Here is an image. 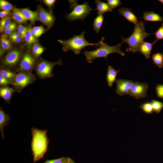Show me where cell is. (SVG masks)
<instances>
[{"instance_id":"46","label":"cell","mask_w":163,"mask_h":163,"mask_svg":"<svg viewBox=\"0 0 163 163\" xmlns=\"http://www.w3.org/2000/svg\"><path fill=\"white\" fill-rule=\"evenodd\" d=\"M67 158H68V157H67ZM67 160L66 161H64V162H63L62 163H67Z\"/></svg>"},{"instance_id":"21","label":"cell","mask_w":163,"mask_h":163,"mask_svg":"<svg viewBox=\"0 0 163 163\" xmlns=\"http://www.w3.org/2000/svg\"><path fill=\"white\" fill-rule=\"evenodd\" d=\"M32 28L30 26L27 27V30L24 37L25 40L28 47L37 43L38 40L33 35L31 32Z\"/></svg>"},{"instance_id":"45","label":"cell","mask_w":163,"mask_h":163,"mask_svg":"<svg viewBox=\"0 0 163 163\" xmlns=\"http://www.w3.org/2000/svg\"><path fill=\"white\" fill-rule=\"evenodd\" d=\"M158 1L160 2V3H161L162 4H163V0H158Z\"/></svg>"},{"instance_id":"2","label":"cell","mask_w":163,"mask_h":163,"mask_svg":"<svg viewBox=\"0 0 163 163\" xmlns=\"http://www.w3.org/2000/svg\"><path fill=\"white\" fill-rule=\"evenodd\" d=\"M153 34L147 33L145 29L143 21H139L135 24L133 32L129 37L125 38L121 36V42L125 43L128 44V47L126 50V52L136 53L138 52L140 45L144 41L145 38Z\"/></svg>"},{"instance_id":"41","label":"cell","mask_w":163,"mask_h":163,"mask_svg":"<svg viewBox=\"0 0 163 163\" xmlns=\"http://www.w3.org/2000/svg\"><path fill=\"white\" fill-rule=\"evenodd\" d=\"M56 1L55 0H44L43 2L44 3L49 7H51L55 4Z\"/></svg>"},{"instance_id":"15","label":"cell","mask_w":163,"mask_h":163,"mask_svg":"<svg viewBox=\"0 0 163 163\" xmlns=\"http://www.w3.org/2000/svg\"><path fill=\"white\" fill-rule=\"evenodd\" d=\"M16 91L14 89L8 85L1 86L0 88V96L9 104L13 94Z\"/></svg>"},{"instance_id":"11","label":"cell","mask_w":163,"mask_h":163,"mask_svg":"<svg viewBox=\"0 0 163 163\" xmlns=\"http://www.w3.org/2000/svg\"><path fill=\"white\" fill-rule=\"evenodd\" d=\"M37 12L40 21L48 28H51L54 23L55 18L54 16L40 6H38Z\"/></svg>"},{"instance_id":"17","label":"cell","mask_w":163,"mask_h":163,"mask_svg":"<svg viewBox=\"0 0 163 163\" xmlns=\"http://www.w3.org/2000/svg\"><path fill=\"white\" fill-rule=\"evenodd\" d=\"M10 119L8 113L6 114L5 111L1 108L0 109V131L1 136L3 139L5 136L4 130L5 127L7 126Z\"/></svg>"},{"instance_id":"3","label":"cell","mask_w":163,"mask_h":163,"mask_svg":"<svg viewBox=\"0 0 163 163\" xmlns=\"http://www.w3.org/2000/svg\"><path fill=\"white\" fill-rule=\"evenodd\" d=\"M85 32L83 31L80 35H75L71 38L65 40H58V41L63 45L62 49L65 52L71 50L75 55L80 54L82 49L86 46H99L103 42L105 38L103 37L101 40L96 43H90L85 40Z\"/></svg>"},{"instance_id":"13","label":"cell","mask_w":163,"mask_h":163,"mask_svg":"<svg viewBox=\"0 0 163 163\" xmlns=\"http://www.w3.org/2000/svg\"><path fill=\"white\" fill-rule=\"evenodd\" d=\"M119 14L123 16L128 21L135 24L139 21L137 18L129 8L121 7L118 10Z\"/></svg>"},{"instance_id":"47","label":"cell","mask_w":163,"mask_h":163,"mask_svg":"<svg viewBox=\"0 0 163 163\" xmlns=\"http://www.w3.org/2000/svg\"><path fill=\"white\" fill-rule=\"evenodd\" d=\"M67 163H68V158H67Z\"/></svg>"},{"instance_id":"38","label":"cell","mask_w":163,"mask_h":163,"mask_svg":"<svg viewBox=\"0 0 163 163\" xmlns=\"http://www.w3.org/2000/svg\"><path fill=\"white\" fill-rule=\"evenodd\" d=\"M67 157H62L56 159L48 160L46 161L44 163H62L66 161L67 160Z\"/></svg>"},{"instance_id":"37","label":"cell","mask_w":163,"mask_h":163,"mask_svg":"<svg viewBox=\"0 0 163 163\" xmlns=\"http://www.w3.org/2000/svg\"><path fill=\"white\" fill-rule=\"evenodd\" d=\"M158 97L163 98V85L158 84L155 88Z\"/></svg>"},{"instance_id":"6","label":"cell","mask_w":163,"mask_h":163,"mask_svg":"<svg viewBox=\"0 0 163 163\" xmlns=\"http://www.w3.org/2000/svg\"><path fill=\"white\" fill-rule=\"evenodd\" d=\"M62 64L60 59L55 62H51L41 59L36 66L35 70L37 75L40 79L50 78L54 76L52 73L53 67L56 65Z\"/></svg>"},{"instance_id":"27","label":"cell","mask_w":163,"mask_h":163,"mask_svg":"<svg viewBox=\"0 0 163 163\" xmlns=\"http://www.w3.org/2000/svg\"><path fill=\"white\" fill-rule=\"evenodd\" d=\"M150 103L152 106L153 111L157 113H159L163 108V102L152 100Z\"/></svg>"},{"instance_id":"33","label":"cell","mask_w":163,"mask_h":163,"mask_svg":"<svg viewBox=\"0 0 163 163\" xmlns=\"http://www.w3.org/2000/svg\"><path fill=\"white\" fill-rule=\"evenodd\" d=\"M156 38L155 40L157 41L163 39V23L161 26L153 34Z\"/></svg>"},{"instance_id":"42","label":"cell","mask_w":163,"mask_h":163,"mask_svg":"<svg viewBox=\"0 0 163 163\" xmlns=\"http://www.w3.org/2000/svg\"><path fill=\"white\" fill-rule=\"evenodd\" d=\"M10 11L3 10L0 12V18H3L7 15L10 12Z\"/></svg>"},{"instance_id":"30","label":"cell","mask_w":163,"mask_h":163,"mask_svg":"<svg viewBox=\"0 0 163 163\" xmlns=\"http://www.w3.org/2000/svg\"><path fill=\"white\" fill-rule=\"evenodd\" d=\"M45 29L42 26H38L32 28L31 32L33 36L36 38H38L44 32Z\"/></svg>"},{"instance_id":"20","label":"cell","mask_w":163,"mask_h":163,"mask_svg":"<svg viewBox=\"0 0 163 163\" xmlns=\"http://www.w3.org/2000/svg\"><path fill=\"white\" fill-rule=\"evenodd\" d=\"M96 5V8L98 14H102L108 12L112 11V9L107 3L101 2L99 0H95Z\"/></svg>"},{"instance_id":"40","label":"cell","mask_w":163,"mask_h":163,"mask_svg":"<svg viewBox=\"0 0 163 163\" xmlns=\"http://www.w3.org/2000/svg\"><path fill=\"white\" fill-rule=\"evenodd\" d=\"M10 38L13 41L17 43H19L21 42L22 38L21 37H13L10 36Z\"/></svg>"},{"instance_id":"18","label":"cell","mask_w":163,"mask_h":163,"mask_svg":"<svg viewBox=\"0 0 163 163\" xmlns=\"http://www.w3.org/2000/svg\"><path fill=\"white\" fill-rule=\"evenodd\" d=\"M143 18L145 22H163V17L158 13L154 12L153 11H145L143 13Z\"/></svg>"},{"instance_id":"8","label":"cell","mask_w":163,"mask_h":163,"mask_svg":"<svg viewBox=\"0 0 163 163\" xmlns=\"http://www.w3.org/2000/svg\"><path fill=\"white\" fill-rule=\"evenodd\" d=\"M149 88L146 83L132 81L128 94L137 100L145 98Z\"/></svg>"},{"instance_id":"25","label":"cell","mask_w":163,"mask_h":163,"mask_svg":"<svg viewBox=\"0 0 163 163\" xmlns=\"http://www.w3.org/2000/svg\"><path fill=\"white\" fill-rule=\"evenodd\" d=\"M152 59L154 64L158 68L163 67V54L162 53H157L152 55Z\"/></svg>"},{"instance_id":"24","label":"cell","mask_w":163,"mask_h":163,"mask_svg":"<svg viewBox=\"0 0 163 163\" xmlns=\"http://www.w3.org/2000/svg\"><path fill=\"white\" fill-rule=\"evenodd\" d=\"M104 17L102 14H98L94 19L93 27L96 33H98L104 21Z\"/></svg>"},{"instance_id":"22","label":"cell","mask_w":163,"mask_h":163,"mask_svg":"<svg viewBox=\"0 0 163 163\" xmlns=\"http://www.w3.org/2000/svg\"><path fill=\"white\" fill-rule=\"evenodd\" d=\"M0 41L2 49L0 55L2 56L5 52L8 50L12 48V44L10 41L5 35H3L1 36Z\"/></svg>"},{"instance_id":"39","label":"cell","mask_w":163,"mask_h":163,"mask_svg":"<svg viewBox=\"0 0 163 163\" xmlns=\"http://www.w3.org/2000/svg\"><path fill=\"white\" fill-rule=\"evenodd\" d=\"M11 85V82L9 80L0 75V85L1 86H7Z\"/></svg>"},{"instance_id":"34","label":"cell","mask_w":163,"mask_h":163,"mask_svg":"<svg viewBox=\"0 0 163 163\" xmlns=\"http://www.w3.org/2000/svg\"><path fill=\"white\" fill-rule=\"evenodd\" d=\"M16 27V24L11 22L5 29L4 32L5 35L11 34L15 30Z\"/></svg>"},{"instance_id":"16","label":"cell","mask_w":163,"mask_h":163,"mask_svg":"<svg viewBox=\"0 0 163 163\" xmlns=\"http://www.w3.org/2000/svg\"><path fill=\"white\" fill-rule=\"evenodd\" d=\"M120 70H116L111 66L109 65L106 74V79L107 85L110 87H112L113 83L116 82V79Z\"/></svg>"},{"instance_id":"29","label":"cell","mask_w":163,"mask_h":163,"mask_svg":"<svg viewBox=\"0 0 163 163\" xmlns=\"http://www.w3.org/2000/svg\"><path fill=\"white\" fill-rule=\"evenodd\" d=\"M139 107L145 113L147 114H152L153 109L150 102H146L141 104Z\"/></svg>"},{"instance_id":"36","label":"cell","mask_w":163,"mask_h":163,"mask_svg":"<svg viewBox=\"0 0 163 163\" xmlns=\"http://www.w3.org/2000/svg\"><path fill=\"white\" fill-rule=\"evenodd\" d=\"M18 32L22 38H24L27 30V27L20 25L18 27Z\"/></svg>"},{"instance_id":"10","label":"cell","mask_w":163,"mask_h":163,"mask_svg":"<svg viewBox=\"0 0 163 163\" xmlns=\"http://www.w3.org/2000/svg\"><path fill=\"white\" fill-rule=\"evenodd\" d=\"M21 56V51L18 49L12 50L8 53L4 58L2 64L8 67L15 65L19 61Z\"/></svg>"},{"instance_id":"32","label":"cell","mask_w":163,"mask_h":163,"mask_svg":"<svg viewBox=\"0 0 163 163\" xmlns=\"http://www.w3.org/2000/svg\"><path fill=\"white\" fill-rule=\"evenodd\" d=\"M0 7L3 10L10 11L13 9V6L6 0H0Z\"/></svg>"},{"instance_id":"1","label":"cell","mask_w":163,"mask_h":163,"mask_svg":"<svg viewBox=\"0 0 163 163\" xmlns=\"http://www.w3.org/2000/svg\"><path fill=\"white\" fill-rule=\"evenodd\" d=\"M32 140L31 149L34 163L43 158L48 150L49 140L46 130H41L35 127L31 129Z\"/></svg>"},{"instance_id":"5","label":"cell","mask_w":163,"mask_h":163,"mask_svg":"<svg viewBox=\"0 0 163 163\" xmlns=\"http://www.w3.org/2000/svg\"><path fill=\"white\" fill-rule=\"evenodd\" d=\"M73 2L71 6L73 8L71 13L67 14L66 18L69 21L81 19L83 20L93 10L88 5V2H85L82 4H78Z\"/></svg>"},{"instance_id":"14","label":"cell","mask_w":163,"mask_h":163,"mask_svg":"<svg viewBox=\"0 0 163 163\" xmlns=\"http://www.w3.org/2000/svg\"><path fill=\"white\" fill-rule=\"evenodd\" d=\"M157 41L155 40L152 43L144 41L140 45L138 52L143 55L146 59H149L153 45Z\"/></svg>"},{"instance_id":"9","label":"cell","mask_w":163,"mask_h":163,"mask_svg":"<svg viewBox=\"0 0 163 163\" xmlns=\"http://www.w3.org/2000/svg\"><path fill=\"white\" fill-rule=\"evenodd\" d=\"M35 63L36 60L34 57L29 53H25L21 59L19 67L16 72H31Z\"/></svg>"},{"instance_id":"7","label":"cell","mask_w":163,"mask_h":163,"mask_svg":"<svg viewBox=\"0 0 163 163\" xmlns=\"http://www.w3.org/2000/svg\"><path fill=\"white\" fill-rule=\"evenodd\" d=\"M36 79L35 75L32 72H20L16 74L11 85L16 91H19L33 83Z\"/></svg>"},{"instance_id":"12","label":"cell","mask_w":163,"mask_h":163,"mask_svg":"<svg viewBox=\"0 0 163 163\" xmlns=\"http://www.w3.org/2000/svg\"><path fill=\"white\" fill-rule=\"evenodd\" d=\"M132 82L127 79H117L116 81V93L120 96L128 94Z\"/></svg>"},{"instance_id":"26","label":"cell","mask_w":163,"mask_h":163,"mask_svg":"<svg viewBox=\"0 0 163 163\" xmlns=\"http://www.w3.org/2000/svg\"><path fill=\"white\" fill-rule=\"evenodd\" d=\"M16 74V73L8 69H1L0 70V75L10 80L11 83Z\"/></svg>"},{"instance_id":"44","label":"cell","mask_w":163,"mask_h":163,"mask_svg":"<svg viewBox=\"0 0 163 163\" xmlns=\"http://www.w3.org/2000/svg\"><path fill=\"white\" fill-rule=\"evenodd\" d=\"M68 163H75L74 161L69 157H68Z\"/></svg>"},{"instance_id":"35","label":"cell","mask_w":163,"mask_h":163,"mask_svg":"<svg viewBox=\"0 0 163 163\" xmlns=\"http://www.w3.org/2000/svg\"><path fill=\"white\" fill-rule=\"evenodd\" d=\"M107 4L112 9L121 5L122 3L120 0H107Z\"/></svg>"},{"instance_id":"19","label":"cell","mask_w":163,"mask_h":163,"mask_svg":"<svg viewBox=\"0 0 163 163\" xmlns=\"http://www.w3.org/2000/svg\"><path fill=\"white\" fill-rule=\"evenodd\" d=\"M21 10L27 20L30 21L32 23L40 21L37 11H33L27 8L21 9Z\"/></svg>"},{"instance_id":"28","label":"cell","mask_w":163,"mask_h":163,"mask_svg":"<svg viewBox=\"0 0 163 163\" xmlns=\"http://www.w3.org/2000/svg\"><path fill=\"white\" fill-rule=\"evenodd\" d=\"M44 48L40 45L36 43L33 45L32 48V53L35 58L39 57L43 52Z\"/></svg>"},{"instance_id":"4","label":"cell","mask_w":163,"mask_h":163,"mask_svg":"<svg viewBox=\"0 0 163 163\" xmlns=\"http://www.w3.org/2000/svg\"><path fill=\"white\" fill-rule=\"evenodd\" d=\"M122 43L118 44L114 46H110L104 42L95 50L91 51L85 50L83 53L87 61L91 63L93 60L97 58H104L106 59L110 54L113 53H117L124 56L125 54L121 50Z\"/></svg>"},{"instance_id":"23","label":"cell","mask_w":163,"mask_h":163,"mask_svg":"<svg viewBox=\"0 0 163 163\" xmlns=\"http://www.w3.org/2000/svg\"><path fill=\"white\" fill-rule=\"evenodd\" d=\"M12 18L17 22L20 23H24L27 20L25 17L21 9H14L13 12Z\"/></svg>"},{"instance_id":"31","label":"cell","mask_w":163,"mask_h":163,"mask_svg":"<svg viewBox=\"0 0 163 163\" xmlns=\"http://www.w3.org/2000/svg\"><path fill=\"white\" fill-rule=\"evenodd\" d=\"M9 17H5L2 18L0 22V31L1 32L4 31L6 28L11 23Z\"/></svg>"},{"instance_id":"43","label":"cell","mask_w":163,"mask_h":163,"mask_svg":"<svg viewBox=\"0 0 163 163\" xmlns=\"http://www.w3.org/2000/svg\"><path fill=\"white\" fill-rule=\"evenodd\" d=\"M10 36L13 37H20L18 33L17 32H13L10 35Z\"/></svg>"}]
</instances>
